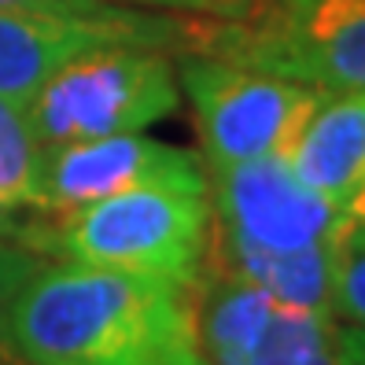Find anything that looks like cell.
<instances>
[{
	"mask_svg": "<svg viewBox=\"0 0 365 365\" xmlns=\"http://www.w3.org/2000/svg\"><path fill=\"white\" fill-rule=\"evenodd\" d=\"M23 365H207L196 299L163 277L45 262L4 321Z\"/></svg>",
	"mask_w": 365,
	"mask_h": 365,
	"instance_id": "1",
	"label": "cell"
},
{
	"mask_svg": "<svg viewBox=\"0 0 365 365\" xmlns=\"http://www.w3.org/2000/svg\"><path fill=\"white\" fill-rule=\"evenodd\" d=\"M45 218L52 222L34 225L30 247L56 251L67 262L163 277L181 288H196L210 262V192L133 188Z\"/></svg>",
	"mask_w": 365,
	"mask_h": 365,
	"instance_id": "2",
	"label": "cell"
},
{
	"mask_svg": "<svg viewBox=\"0 0 365 365\" xmlns=\"http://www.w3.org/2000/svg\"><path fill=\"white\" fill-rule=\"evenodd\" d=\"M188 52L317 93H365V0H251L196 23Z\"/></svg>",
	"mask_w": 365,
	"mask_h": 365,
	"instance_id": "3",
	"label": "cell"
},
{
	"mask_svg": "<svg viewBox=\"0 0 365 365\" xmlns=\"http://www.w3.org/2000/svg\"><path fill=\"white\" fill-rule=\"evenodd\" d=\"M178 67L163 48L107 45L71 59L26 100L45 148L140 133L178 111Z\"/></svg>",
	"mask_w": 365,
	"mask_h": 365,
	"instance_id": "4",
	"label": "cell"
},
{
	"mask_svg": "<svg viewBox=\"0 0 365 365\" xmlns=\"http://www.w3.org/2000/svg\"><path fill=\"white\" fill-rule=\"evenodd\" d=\"M196 130L207 148V166L247 163L262 155H284L310 118L317 89L273 74H259L236 63L188 52L178 67Z\"/></svg>",
	"mask_w": 365,
	"mask_h": 365,
	"instance_id": "5",
	"label": "cell"
},
{
	"mask_svg": "<svg viewBox=\"0 0 365 365\" xmlns=\"http://www.w3.org/2000/svg\"><path fill=\"white\" fill-rule=\"evenodd\" d=\"M196 23L137 15L107 0L71 8H4L0 11V96L30 100L71 59L107 45L192 48Z\"/></svg>",
	"mask_w": 365,
	"mask_h": 365,
	"instance_id": "6",
	"label": "cell"
},
{
	"mask_svg": "<svg viewBox=\"0 0 365 365\" xmlns=\"http://www.w3.org/2000/svg\"><path fill=\"white\" fill-rule=\"evenodd\" d=\"M192 299L207 365H343L332 317L277 303L214 259Z\"/></svg>",
	"mask_w": 365,
	"mask_h": 365,
	"instance_id": "7",
	"label": "cell"
},
{
	"mask_svg": "<svg viewBox=\"0 0 365 365\" xmlns=\"http://www.w3.org/2000/svg\"><path fill=\"white\" fill-rule=\"evenodd\" d=\"M214 240L255 251H303L332 244L347 225V207L310 188L284 155L207 166Z\"/></svg>",
	"mask_w": 365,
	"mask_h": 365,
	"instance_id": "8",
	"label": "cell"
},
{
	"mask_svg": "<svg viewBox=\"0 0 365 365\" xmlns=\"http://www.w3.org/2000/svg\"><path fill=\"white\" fill-rule=\"evenodd\" d=\"M133 188L210 192V174L185 148L148 140L137 133L45 148L41 214H63Z\"/></svg>",
	"mask_w": 365,
	"mask_h": 365,
	"instance_id": "9",
	"label": "cell"
},
{
	"mask_svg": "<svg viewBox=\"0 0 365 365\" xmlns=\"http://www.w3.org/2000/svg\"><path fill=\"white\" fill-rule=\"evenodd\" d=\"M288 163L310 188L347 207L365 188V93H321Z\"/></svg>",
	"mask_w": 365,
	"mask_h": 365,
	"instance_id": "10",
	"label": "cell"
},
{
	"mask_svg": "<svg viewBox=\"0 0 365 365\" xmlns=\"http://www.w3.org/2000/svg\"><path fill=\"white\" fill-rule=\"evenodd\" d=\"M332 244H317L303 251H255L240 244H225L214 240L210 244V259L225 266L229 273L244 277L255 288H262L273 295L277 303L295 307V310H310V314H329V299H332Z\"/></svg>",
	"mask_w": 365,
	"mask_h": 365,
	"instance_id": "11",
	"label": "cell"
},
{
	"mask_svg": "<svg viewBox=\"0 0 365 365\" xmlns=\"http://www.w3.org/2000/svg\"><path fill=\"white\" fill-rule=\"evenodd\" d=\"M41 166L45 144L34 133L26 100L0 96V203L41 214Z\"/></svg>",
	"mask_w": 365,
	"mask_h": 365,
	"instance_id": "12",
	"label": "cell"
},
{
	"mask_svg": "<svg viewBox=\"0 0 365 365\" xmlns=\"http://www.w3.org/2000/svg\"><path fill=\"white\" fill-rule=\"evenodd\" d=\"M332 325L365 332V218H347L332 247Z\"/></svg>",
	"mask_w": 365,
	"mask_h": 365,
	"instance_id": "13",
	"label": "cell"
},
{
	"mask_svg": "<svg viewBox=\"0 0 365 365\" xmlns=\"http://www.w3.org/2000/svg\"><path fill=\"white\" fill-rule=\"evenodd\" d=\"M41 266H45V255H41L37 247L19 244V240H11V236H0V354H8L4 351V321H8V310H11L19 292L30 284V277Z\"/></svg>",
	"mask_w": 365,
	"mask_h": 365,
	"instance_id": "14",
	"label": "cell"
},
{
	"mask_svg": "<svg viewBox=\"0 0 365 365\" xmlns=\"http://www.w3.org/2000/svg\"><path fill=\"white\" fill-rule=\"evenodd\" d=\"M34 225H37V218H26L23 210H11V207L0 203V236H11V240H19V244H30Z\"/></svg>",
	"mask_w": 365,
	"mask_h": 365,
	"instance_id": "15",
	"label": "cell"
},
{
	"mask_svg": "<svg viewBox=\"0 0 365 365\" xmlns=\"http://www.w3.org/2000/svg\"><path fill=\"white\" fill-rule=\"evenodd\" d=\"M336 351H339L343 365H365V332L336 325Z\"/></svg>",
	"mask_w": 365,
	"mask_h": 365,
	"instance_id": "16",
	"label": "cell"
},
{
	"mask_svg": "<svg viewBox=\"0 0 365 365\" xmlns=\"http://www.w3.org/2000/svg\"><path fill=\"white\" fill-rule=\"evenodd\" d=\"M71 4H96V0H0L4 8H71Z\"/></svg>",
	"mask_w": 365,
	"mask_h": 365,
	"instance_id": "17",
	"label": "cell"
},
{
	"mask_svg": "<svg viewBox=\"0 0 365 365\" xmlns=\"http://www.w3.org/2000/svg\"><path fill=\"white\" fill-rule=\"evenodd\" d=\"M122 4H155V8H210L214 0H122Z\"/></svg>",
	"mask_w": 365,
	"mask_h": 365,
	"instance_id": "18",
	"label": "cell"
},
{
	"mask_svg": "<svg viewBox=\"0 0 365 365\" xmlns=\"http://www.w3.org/2000/svg\"><path fill=\"white\" fill-rule=\"evenodd\" d=\"M347 214H351V218H365V188L347 203Z\"/></svg>",
	"mask_w": 365,
	"mask_h": 365,
	"instance_id": "19",
	"label": "cell"
},
{
	"mask_svg": "<svg viewBox=\"0 0 365 365\" xmlns=\"http://www.w3.org/2000/svg\"><path fill=\"white\" fill-rule=\"evenodd\" d=\"M0 361H15V358H11V354H0Z\"/></svg>",
	"mask_w": 365,
	"mask_h": 365,
	"instance_id": "20",
	"label": "cell"
}]
</instances>
